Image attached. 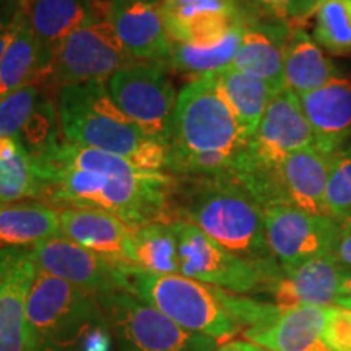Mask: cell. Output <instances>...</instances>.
Listing matches in <instances>:
<instances>
[{
    "label": "cell",
    "instance_id": "obj_1",
    "mask_svg": "<svg viewBox=\"0 0 351 351\" xmlns=\"http://www.w3.org/2000/svg\"><path fill=\"white\" fill-rule=\"evenodd\" d=\"M43 184V200L65 208H96L121 218L132 230L169 221L176 178L145 171L112 153L57 140L32 152Z\"/></svg>",
    "mask_w": 351,
    "mask_h": 351
},
{
    "label": "cell",
    "instance_id": "obj_2",
    "mask_svg": "<svg viewBox=\"0 0 351 351\" xmlns=\"http://www.w3.org/2000/svg\"><path fill=\"white\" fill-rule=\"evenodd\" d=\"M178 219L192 223L230 252L256 263L275 283L282 278L283 269L267 243L262 207L230 173L176 179L169 221Z\"/></svg>",
    "mask_w": 351,
    "mask_h": 351
},
{
    "label": "cell",
    "instance_id": "obj_3",
    "mask_svg": "<svg viewBox=\"0 0 351 351\" xmlns=\"http://www.w3.org/2000/svg\"><path fill=\"white\" fill-rule=\"evenodd\" d=\"M247 142L215 73L195 78L178 95L166 169L176 176L231 173Z\"/></svg>",
    "mask_w": 351,
    "mask_h": 351
},
{
    "label": "cell",
    "instance_id": "obj_4",
    "mask_svg": "<svg viewBox=\"0 0 351 351\" xmlns=\"http://www.w3.org/2000/svg\"><path fill=\"white\" fill-rule=\"evenodd\" d=\"M25 351H116L98 296L36 269L25 306Z\"/></svg>",
    "mask_w": 351,
    "mask_h": 351
},
{
    "label": "cell",
    "instance_id": "obj_5",
    "mask_svg": "<svg viewBox=\"0 0 351 351\" xmlns=\"http://www.w3.org/2000/svg\"><path fill=\"white\" fill-rule=\"evenodd\" d=\"M57 119L65 142L119 155L145 171L166 169L165 145L147 137L114 103L106 82L60 88Z\"/></svg>",
    "mask_w": 351,
    "mask_h": 351
},
{
    "label": "cell",
    "instance_id": "obj_6",
    "mask_svg": "<svg viewBox=\"0 0 351 351\" xmlns=\"http://www.w3.org/2000/svg\"><path fill=\"white\" fill-rule=\"evenodd\" d=\"M314 145L300 98L283 88L271 98L256 134L236 161L234 176L261 207L282 204L278 168L289 155Z\"/></svg>",
    "mask_w": 351,
    "mask_h": 351
},
{
    "label": "cell",
    "instance_id": "obj_7",
    "mask_svg": "<svg viewBox=\"0 0 351 351\" xmlns=\"http://www.w3.org/2000/svg\"><path fill=\"white\" fill-rule=\"evenodd\" d=\"M132 295L163 313L186 330L210 337L218 343L239 333L219 298V289L181 274L156 275L140 269L132 271Z\"/></svg>",
    "mask_w": 351,
    "mask_h": 351
},
{
    "label": "cell",
    "instance_id": "obj_8",
    "mask_svg": "<svg viewBox=\"0 0 351 351\" xmlns=\"http://www.w3.org/2000/svg\"><path fill=\"white\" fill-rule=\"evenodd\" d=\"M117 351H215L217 340L186 330L125 291L98 295Z\"/></svg>",
    "mask_w": 351,
    "mask_h": 351
},
{
    "label": "cell",
    "instance_id": "obj_9",
    "mask_svg": "<svg viewBox=\"0 0 351 351\" xmlns=\"http://www.w3.org/2000/svg\"><path fill=\"white\" fill-rule=\"evenodd\" d=\"M134 62L106 13L82 26L59 44L46 82L60 88L88 82H108Z\"/></svg>",
    "mask_w": 351,
    "mask_h": 351
},
{
    "label": "cell",
    "instance_id": "obj_10",
    "mask_svg": "<svg viewBox=\"0 0 351 351\" xmlns=\"http://www.w3.org/2000/svg\"><path fill=\"white\" fill-rule=\"evenodd\" d=\"M173 223L179 239L181 275L234 295L269 293L275 280L256 263L219 245L189 221Z\"/></svg>",
    "mask_w": 351,
    "mask_h": 351
},
{
    "label": "cell",
    "instance_id": "obj_11",
    "mask_svg": "<svg viewBox=\"0 0 351 351\" xmlns=\"http://www.w3.org/2000/svg\"><path fill=\"white\" fill-rule=\"evenodd\" d=\"M106 85L114 103L140 130L166 147L179 93L163 65L132 62L114 73Z\"/></svg>",
    "mask_w": 351,
    "mask_h": 351
},
{
    "label": "cell",
    "instance_id": "obj_12",
    "mask_svg": "<svg viewBox=\"0 0 351 351\" xmlns=\"http://www.w3.org/2000/svg\"><path fill=\"white\" fill-rule=\"evenodd\" d=\"M262 212L267 243L283 270L332 254L339 219L307 213L287 204L263 207Z\"/></svg>",
    "mask_w": 351,
    "mask_h": 351
},
{
    "label": "cell",
    "instance_id": "obj_13",
    "mask_svg": "<svg viewBox=\"0 0 351 351\" xmlns=\"http://www.w3.org/2000/svg\"><path fill=\"white\" fill-rule=\"evenodd\" d=\"M36 269L59 276L93 295L125 291L132 295V271L138 267H121L88 251L62 234L29 249Z\"/></svg>",
    "mask_w": 351,
    "mask_h": 351
},
{
    "label": "cell",
    "instance_id": "obj_14",
    "mask_svg": "<svg viewBox=\"0 0 351 351\" xmlns=\"http://www.w3.org/2000/svg\"><path fill=\"white\" fill-rule=\"evenodd\" d=\"M245 0H160L166 32L174 43H208L257 20Z\"/></svg>",
    "mask_w": 351,
    "mask_h": 351
},
{
    "label": "cell",
    "instance_id": "obj_15",
    "mask_svg": "<svg viewBox=\"0 0 351 351\" xmlns=\"http://www.w3.org/2000/svg\"><path fill=\"white\" fill-rule=\"evenodd\" d=\"M104 13L132 59L163 65L173 39L166 32L160 0H106Z\"/></svg>",
    "mask_w": 351,
    "mask_h": 351
},
{
    "label": "cell",
    "instance_id": "obj_16",
    "mask_svg": "<svg viewBox=\"0 0 351 351\" xmlns=\"http://www.w3.org/2000/svg\"><path fill=\"white\" fill-rule=\"evenodd\" d=\"M60 234L121 267H138L132 228L96 208L60 210Z\"/></svg>",
    "mask_w": 351,
    "mask_h": 351
},
{
    "label": "cell",
    "instance_id": "obj_17",
    "mask_svg": "<svg viewBox=\"0 0 351 351\" xmlns=\"http://www.w3.org/2000/svg\"><path fill=\"white\" fill-rule=\"evenodd\" d=\"M298 98L313 130L315 147L332 156L351 145L350 78L339 75Z\"/></svg>",
    "mask_w": 351,
    "mask_h": 351
},
{
    "label": "cell",
    "instance_id": "obj_18",
    "mask_svg": "<svg viewBox=\"0 0 351 351\" xmlns=\"http://www.w3.org/2000/svg\"><path fill=\"white\" fill-rule=\"evenodd\" d=\"M34 274L29 249L0 247V351H25V306Z\"/></svg>",
    "mask_w": 351,
    "mask_h": 351
},
{
    "label": "cell",
    "instance_id": "obj_19",
    "mask_svg": "<svg viewBox=\"0 0 351 351\" xmlns=\"http://www.w3.org/2000/svg\"><path fill=\"white\" fill-rule=\"evenodd\" d=\"M328 306H282L271 322L244 330L245 340L269 351H333L324 340Z\"/></svg>",
    "mask_w": 351,
    "mask_h": 351
},
{
    "label": "cell",
    "instance_id": "obj_20",
    "mask_svg": "<svg viewBox=\"0 0 351 351\" xmlns=\"http://www.w3.org/2000/svg\"><path fill=\"white\" fill-rule=\"evenodd\" d=\"M348 269L328 254L283 270L282 278L270 288L275 304L330 306L340 295L341 283Z\"/></svg>",
    "mask_w": 351,
    "mask_h": 351
},
{
    "label": "cell",
    "instance_id": "obj_21",
    "mask_svg": "<svg viewBox=\"0 0 351 351\" xmlns=\"http://www.w3.org/2000/svg\"><path fill=\"white\" fill-rule=\"evenodd\" d=\"M289 23L276 20H254L243 29L239 49L228 69L267 82L275 90H283V56Z\"/></svg>",
    "mask_w": 351,
    "mask_h": 351
},
{
    "label": "cell",
    "instance_id": "obj_22",
    "mask_svg": "<svg viewBox=\"0 0 351 351\" xmlns=\"http://www.w3.org/2000/svg\"><path fill=\"white\" fill-rule=\"evenodd\" d=\"M330 158L315 145L289 155L278 168L282 204L293 205L307 213L328 217L326 189Z\"/></svg>",
    "mask_w": 351,
    "mask_h": 351
},
{
    "label": "cell",
    "instance_id": "obj_23",
    "mask_svg": "<svg viewBox=\"0 0 351 351\" xmlns=\"http://www.w3.org/2000/svg\"><path fill=\"white\" fill-rule=\"evenodd\" d=\"M96 8L98 0H21L25 19L41 44L47 72L59 44L93 21L99 15Z\"/></svg>",
    "mask_w": 351,
    "mask_h": 351
},
{
    "label": "cell",
    "instance_id": "obj_24",
    "mask_svg": "<svg viewBox=\"0 0 351 351\" xmlns=\"http://www.w3.org/2000/svg\"><path fill=\"white\" fill-rule=\"evenodd\" d=\"M339 77L335 64L306 29L293 25L283 56L285 88L296 96L317 90Z\"/></svg>",
    "mask_w": 351,
    "mask_h": 351
},
{
    "label": "cell",
    "instance_id": "obj_25",
    "mask_svg": "<svg viewBox=\"0 0 351 351\" xmlns=\"http://www.w3.org/2000/svg\"><path fill=\"white\" fill-rule=\"evenodd\" d=\"M60 236V210L43 202L0 205V247L32 249Z\"/></svg>",
    "mask_w": 351,
    "mask_h": 351
},
{
    "label": "cell",
    "instance_id": "obj_26",
    "mask_svg": "<svg viewBox=\"0 0 351 351\" xmlns=\"http://www.w3.org/2000/svg\"><path fill=\"white\" fill-rule=\"evenodd\" d=\"M244 26H236L230 32L208 43H174L163 62L182 75L195 78L213 75L228 69L239 49Z\"/></svg>",
    "mask_w": 351,
    "mask_h": 351
},
{
    "label": "cell",
    "instance_id": "obj_27",
    "mask_svg": "<svg viewBox=\"0 0 351 351\" xmlns=\"http://www.w3.org/2000/svg\"><path fill=\"white\" fill-rule=\"evenodd\" d=\"M46 77L47 65L41 44L29 28L23 13L19 32L12 39L0 62V99L15 93L23 86H39V83L46 82Z\"/></svg>",
    "mask_w": 351,
    "mask_h": 351
},
{
    "label": "cell",
    "instance_id": "obj_28",
    "mask_svg": "<svg viewBox=\"0 0 351 351\" xmlns=\"http://www.w3.org/2000/svg\"><path fill=\"white\" fill-rule=\"evenodd\" d=\"M215 78L245 137L251 138L256 134L271 98L280 90H275L267 82L236 72L232 69H225L215 73Z\"/></svg>",
    "mask_w": 351,
    "mask_h": 351
},
{
    "label": "cell",
    "instance_id": "obj_29",
    "mask_svg": "<svg viewBox=\"0 0 351 351\" xmlns=\"http://www.w3.org/2000/svg\"><path fill=\"white\" fill-rule=\"evenodd\" d=\"M41 197L43 184L32 152L20 138H0V205Z\"/></svg>",
    "mask_w": 351,
    "mask_h": 351
},
{
    "label": "cell",
    "instance_id": "obj_30",
    "mask_svg": "<svg viewBox=\"0 0 351 351\" xmlns=\"http://www.w3.org/2000/svg\"><path fill=\"white\" fill-rule=\"evenodd\" d=\"M140 270L156 275L181 274L179 239L173 223L153 221L132 230Z\"/></svg>",
    "mask_w": 351,
    "mask_h": 351
},
{
    "label": "cell",
    "instance_id": "obj_31",
    "mask_svg": "<svg viewBox=\"0 0 351 351\" xmlns=\"http://www.w3.org/2000/svg\"><path fill=\"white\" fill-rule=\"evenodd\" d=\"M313 38L328 54L351 56V0H324L315 10Z\"/></svg>",
    "mask_w": 351,
    "mask_h": 351
},
{
    "label": "cell",
    "instance_id": "obj_32",
    "mask_svg": "<svg viewBox=\"0 0 351 351\" xmlns=\"http://www.w3.org/2000/svg\"><path fill=\"white\" fill-rule=\"evenodd\" d=\"M39 106L38 85L23 86L0 99V138H20Z\"/></svg>",
    "mask_w": 351,
    "mask_h": 351
},
{
    "label": "cell",
    "instance_id": "obj_33",
    "mask_svg": "<svg viewBox=\"0 0 351 351\" xmlns=\"http://www.w3.org/2000/svg\"><path fill=\"white\" fill-rule=\"evenodd\" d=\"M328 217L345 219L351 215V145L332 155L326 189Z\"/></svg>",
    "mask_w": 351,
    "mask_h": 351
},
{
    "label": "cell",
    "instance_id": "obj_34",
    "mask_svg": "<svg viewBox=\"0 0 351 351\" xmlns=\"http://www.w3.org/2000/svg\"><path fill=\"white\" fill-rule=\"evenodd\" d=\"M270 20L295 25L309 19L319 7V0H245Z\"/></svg>",
    "mask_w": 351,
    "mask_h": 351
},
{
    "label": "cell",
    "instance_id": "obj_35",
    "mask_svg": "<svg viewBox=\"0 0 351 351\" xmlns=\"http://www.w3.org/2000/svg\"><path fill=\"white\" fill-rule=\"evenodd\" d=\"M324 340L333 351H351V311L335 304L328 306Z\"/></svg>",
    "mask_w": 351,
    "mask_h": 351
},
{
    "label": "cell",
    "instance_id": "obj_36",
    "mask_svg": "<svg viewBox=\"0 0 351 351\" xmlns=\"http://www.w3.org/2000/svg\"><path fill=\"white\" fill-rule=\"evenodd\" d=\"M339 221L340 228L339 234H337L335 245H333L332 256L345 269H351V218L339 219Z\"/></svg>",
    "mask_w": 351,
    "mask_h": 351
},
{
    "label": "cell",
    "instance_id": "obj_37",
    "mask_svg": "<svg viewBox=\"0 0 351 351\" xmlns=\"http://www.w3.org/2000/svg\"><path fill=\"white\" fill-rule=\"evenodd\" d=\"M21 2V0H20ZM21 20H23V10L20 8V12L16 13V16L13 19V21L8 26H5V28L0 29V62H2L3 59V54H5L7 47L10 46L12 39L15 38L16 32H19L20 25H21Z\"/></svg>",
    "mask_w": 351,
    "mask_h": 351
},
{
    "label": "cell",
    "instance_id": "obj_38",
    "mask_svg": "<svg viewBox=\"0 0 351 351\" xmlns=\"http://www.w3.org/2000/svg\"><path fill=\"white\" fill-rule=\"evenodd\" d=\"M20 8V0H0V29L12 23Z\"/></svg>",
    "mask_w": 351,
    "mask_h": 351
},
{
    "label": "cell",
    "instance_id": "obj_39",
    "mask_svg": "<svg viewBox=\"0 0 351 351\" xmlns=\"http://www.w3.org/2000/svg\"><path fill=\"white\" fill-rule=\"evenodd\" d=\"M215 351H269L249 340H230L219 343Z\"/></svg>",
    "mask_w": 351,
    "mask_h": 351
},
{
    "label": "cell",
    "instance_id": "obj_40",
    "mask_svg": "<svg viewBox=\"0 0 351 351\" xmlns=\"http://www.w3.org/2000/svg\"><path fill=\"white\" fill-rule=\"evenodd\" d=\"M341 301H351V269H348V271H346L343 283H341V288H340V295L337 298L335 304Z\"/></svg>",
    "mask_w": 351,
    "mask_h": 351
},
{
    "label": "cell",
    "instance_id": "obj_41",
    "mask_svg": "<svg viewBox=\"0 0 351 351\" xmlns=\"http://www.w3.org/2000/svg\"><path fill=\"white\" fill-rule=\"evenodd\" d=\"M335 306H340V307H345V309L351 311V301H341V302H337Z\"/></svg>",
    "mask_w": 351,
    "mask_h": 351
},
{
    "label": "cell",
    "instance_id": "obj_42",
    "mask_svg": "<svg viewBox=\"0 0 351 351\" xmlns=\"http://www.w3.org/2000/svg\"><path fill=\"white\" fill-rule=\"evenodd\" d=\"M320 3H322V0H319V5H320Z\"/></svg>",
    "mask_w": 351,
    "mask_h": 351
},
{
    "label": "cell",
    "instance_id": "obj_43",
    "mask_svg": "<svg viewBox=\"0 0 351 351\" xmlns=\"http://www.w3.org/2000/svg\"><path fill=\"white\" fill-rule=\"evenodd\" d=\"M348 218H351V215H350V217H348ZM345 219H346V218H345Z\"/></svg>",
    "mask_w": 351,
    "mask_h": 351
},
{
    "label": "cell",
    "instance_id": "obj_44",
    "mask_svg": "<svg viewBox=\"0 0 351 351\" xmlns=\"http://www.w3.org/2000/svg\"><path fill=\"white\" fill-rule=\"evenodd\" d=\"M322 2H324V0H322Z\"/></svg>",
    "mask_w": 351,
    "mask_h": 351
},
{
    "label": "cell",
    "instance_id": "obj_45",
    "mask_svg": "<svg viewBox=\"0 0 351 351\" xmlns=\"http://www.w3.org/2000/svg\"><path fill=\"white\" fill-rule=\"evenodd\" d=\"M98 2H99V0H98Z\"/></svg>",
    "mask_w": 351,
    "mask_h": 351
}]
</instances>
